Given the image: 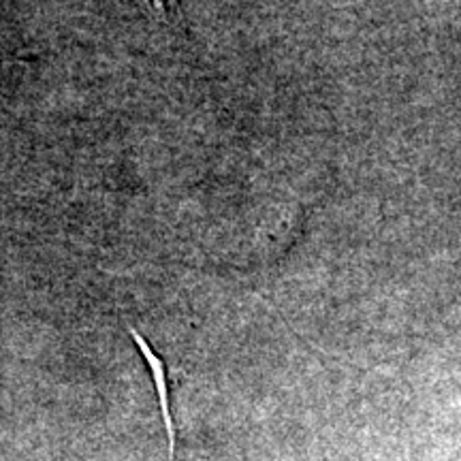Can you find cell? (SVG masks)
<instances>
[{
  "label": "cell",
  "mask_w": 461,
  "mask_h": 461,
  "mask_svg": "<svg viewBox=\"0 0 461 461\" xmlns=\"http://www.w3.org/2000/svg\"><path fill=\"white\" fill-rule=\"evenodd\" d=\"M146 5L152 15L165 24L180 20V0H146Z\"/></svg>",
  "instance_id": "obj_1"
}]
</instances>
